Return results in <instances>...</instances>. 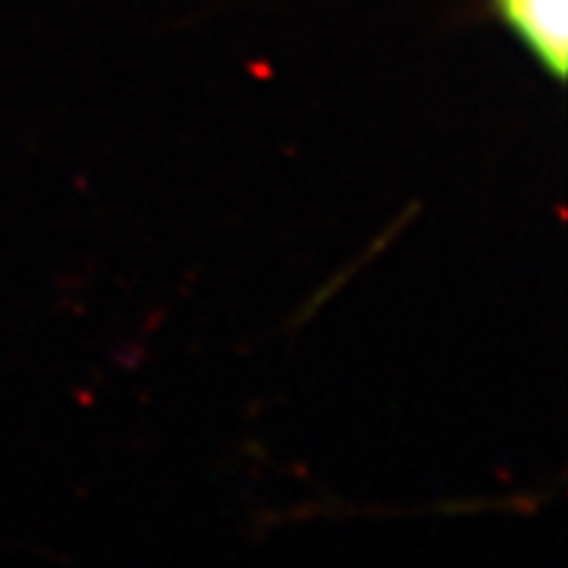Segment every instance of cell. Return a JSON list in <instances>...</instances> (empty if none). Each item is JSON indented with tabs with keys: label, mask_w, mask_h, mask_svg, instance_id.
<instances>
[{
	"label": "cell",
	"mask_w": 568,
	"mask_h": 568,
	"mask_svg": "<svg viewBox=\"0 0 568 568\" xmlns=\"http://www.w3.org/2000/svg\"><path fill=\"white\" fill-rule=\"evenodd\" d=\"M501 18L542 68L562 79L568 59V0H496Z\"/></svg>",
	"instance_id": "6da1fadb"
}]
</instances>
